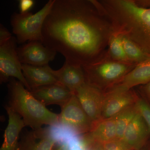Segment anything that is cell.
Returning a JSON list of instances; mask_svg holds the SVG:
<instances>
[{
  "instance_id": "6da1fadb",
  "label": "cell",
  "mask_w": 150,
  "mask_h": 150,
  "mask_svg": "<svg viewBox=\"0 0 150 150\" xmlns=\"http://www.w3.org/2000/svg\"><path fill=\"white\" fill-rule=\"evenodd\" d=\"M114 31L107 16L88 1L55 0L43 23L42 43L82 67L104 54Z\"/></svg>"
},
{
  "instance_id": "7a4b0ae2",
  "label": "cell",
  "mask_w": 150,
  "mask_h": 150,
  "mask_svg": "<svg viewBox=\"0 0 150 150\" xmlns=\"http://www.w3.org/2000/svg\"><path fill=\"white\" fill-rule=\"evenodd\" d=\"M114 30L150 54V8L132 0H99Z\"/></svg>"
},
{
  "instance_id": "3957f363",
  "label": "cell",
  "mask_w": 150,
  "mask_h": 150,
  "mask_svg": "<svg viewBox=\"0 0 150 150\" xmlns=\"http://www.w3.org/2000/svg\"><path fill=\"white\" fill-rule=\"evenodd\" d=\"M8 81V106L21 117L25 126L36 129L59 123V114L48 110L20 81L11 78Z\"/></svg>"
},
{
  "instance_id": "277c9868",
  "label": "cell",
  "mask_w": 150,
  "mask_h": 150,
  "mask_svg": "<svg viewBox=\"0 0 150 150\" xmlns=\"http://www.w3.org/2000/svg\"><path fill=\"white\" fill-rule=\"evenodd\" d=\"M136 65L114 60L110 57L106 50L93 63L82 67L86 82L99 88L102 87L110 88Z\"/></svg>"
},
{
  "instance_id": "5b68a950",
  "label": "cell",
  "mask_w": 150,
  "mask_h": 150,
  "mask_svg": "<svg viewBox=\"0 0 150 150\" xmlns=\"http://www.w3.org/2000/svg\"><path fill=\"white\" fill-rule=\"evenodd\" d=\"M55 1L48 0L45 5L35 14L30 12L13 13L11 17V25L18 43L34 40L42 42L43 23Z\"/></svg>"
},
{
  "instance_id": "8992f818",
  "label": "cell",
  "mask_w": 150,
  "mask_h": 150,
  "mask_svg": "<svg viewBox=\"0 0 150 150\" xmlns=\"http://www.w3.org/2000/svg\"><path fill=\"white\" fill-rule=\"evenodd\" d=\"M17 43L16 38L12 36L8 41L0 45V81L1 83L7 82L11 78H14L30 91L18 55Z\"/></svg>"
},
{
  "instance_id": "52a82bcc",
  "label": "cell",
  "mask_w": 150,
  "mask_h": 150,
  "mask_svg": "<svg viewBox=\"0 0 150 150\" xmlns=\"http://www.w3.org/2000/svg\"><path fill=\"white\" fill-rule=\"evenodd\" d=\"M59 122L74 130L79 134H87L91 130L93 123L82 107L74 93L61 108Z\"/></svg>"
},
{
  "instance_id": "ba28073f",
  "label": "cell",
  "mask_w": 150,
  "mask_h": 150,
  "mask_svg": "<svg viewBox=\"0 0 150 150\" xmlns=\"http://www.w3.org/2000/svg\"><path fill=\"white\" fill-rule=\"evenodd\" d=\"M74 93L93 124L100 120L105 94L100 88L86 82Z\"/></svg>"
},
{
  "instance_id": "9c48e42d",
  "label": "cell",
  "mask_w": 150,
  "mask_h": 150,
  "mask_svg": "<svg viewBox=\"0 0 150 150\" xmlns=\"http://www.w3.org/2000/svg\"><path fill=\"white\" fill-rule=\"evenodd\" d=\"M17 53L22 64L44 66L54 60L57 52L39 41H30L17 48Z\"/></svg>"
},
{
  "instance_id": "30bf717a",
  "label": "cell",
  "mask_w": 150,
  "mask_h": 150,
  "mask_svg": "<svg viewBox=\"0 0 150 150\" xmlns=\"http://www.w3.org/2000/svg\"><path fill=\"white\" fill-rule=\"evenodd\" d=\"M139 97L130 90L123 91L110 88L105 98L101 119L114 117L127 108L135 104Z\"/></svg>"
},
{
  "instance_id": "8fae6325",
  "label": "cell",
  "mask_w": 150,
  "mask_h": 150,
  "mask_svg": "<svg viewBox=\"0 0 150 150\" xmlns=\"http://www.w3.org/2000/svg\"><path fill=\"white\" fill-rule=\"evenodd\" d=\"M30 91L45 106L57 105L61 108L68 102L74 93L60 83L42 86L31 89Z\"/></svg>"
},
{
  "instance_id": "7c38bea8",
  "label": "cell",
  "mask_w": 150,
  "mask_h": 150,
  "mask_svg": "<svg viewBox=\"0 0 150 150\" xmlns=\"http://www.w3.org/2000/svg\"><path fill=\"white\" fill-rule=\"evenodd\" d=\"M56 144L48 128H41L25 134L17 150H53Z\"/></svg>"
},
{
  "instance_id": "4fadbf2b",
  "label": "cell",
  "mask_w": 150,
  "mask_h": 150,
  "mask_svg": "<svg viewBox=\"0 0 150 150\" xmlns=\"http://www.w3.org/2000/svg\"><path fill=\"white\" fill-rule=\"evenodd\" d=\"M51 71L59 83L73 93L86 82L82 67L79 65L65 61L61 69L57 70L51 69Z\"/></svg>"
},
{
  "instance_id": "5bb4252c",
  "label": "cell",
  "mask_w": 150,
  "mask_h": 150,
  "mask_svg": "<svg viewBox=\"0 0 150 150\" xmlns=\"http://www.w3.org/2000/svg\"><path fill=\"white\" fill-rule=\"evenodd\" d=\"M150 134V130L139 111L127 126L122 140L133 149H140Z\"/></svg>"
},
{
  "instance_id": "9a60e30c",
  "label": "cell",
  "mask_w": 150,
  "mask_h": 150,
  "mask_svg": "<svg viewBox=\"0 0 150 150\" xmlns=\"http://www.w3.org/2000/svg\"><path fill=\"white\" fill-rule=\"evenodd\" d=\"M116 121L115 116L100 119L93 124L88 133L82 137L83 144L101 143L116 139Z\"/></svg>"
},
{
  "instance_id": "2e32d148",
  "label": "cell",
  "mask_w": 150,
  "mask_h": 150,
  "mask_svg": "<svg viewBox=\"0 0 150 150\" xmlns=\"http://www.w3.org/2000/svg\"><path fill=\"white\" fill-rule=\"evenodd\" d=\"M150 82V59L137 64L120 80L109 88L131 90L134 87Z\"/></svg>"
},
{
  "instance_id": "e0dca14e",
  "label": "cell",
  "mask_w": 150,
  "mask_h": 150,
  "mask_svg": "<svg viewBox=\"0 0 150 150\" xmlns=\"http://www.w3.org/2000/svg\"><path fill=\"white\" fill-rule=\"evenodd\" d=\"M6 109L8 115V123L5 130L4 142L0 150H17L20 134L25 125L21 117L8 105L6 106Z\"/></svg>"
},
{
  "instance_id": "ac0fdd59",
  "label": "cell",
  "mask_w": 150,
  "mask_h": 150,
  "mask_svg": "<svg viewBox=\"0 0 150 150\" xmlns=\"http://www.w3.org/2000/svg\"><path fill=\"white\" fill-rule=\"evenodd\" d=\"M22 68L30 90L42 86L59 83L48 65L35 66L22 64Z\"/></svg>"
},
{
  "instance_id": "d6986e66",
  "label": "cell",
  "mask_w": 150,
  "mask_h": 150,
  "mask_svg": "<svg viewBox=\"0 0 150 150\" xmlns=\"http://www.w3.org/2000/svg\"><path fill=\"white\" fill-rule=\"evenodd\" d=\"M120 35L124 50L128 59L131 63L137 64L150 59V54L145 52L128 38L121 34Z\"/></svg>"
},
{
  "instance_id": "ffe728a7",
  "label": "cell",
  "mask_w": 150,
  "mask_h": 150,
  "mask_svg": "<svg viewBox=\"0 0 150 150\" xmlns=\"http://www.w3.org/2000/svg\"><path fill=\"white\" fill-rule=\"evenodd\" d=\"M139 112L136 103L127 108L115 116L116 121V139L122 140L127 126Z\"/></svg>"
},
{
  "instance_id": "44dd1931",
  "label": "cell",
  "mask_w": 150,
  "mask_h": 150,
  "mask_svg": "<svg viewBox=\"0 0 150 150\" xmlns=\"http://www.w3.org/2000/svg\"><path fill=\"white\" fill-rule=\"evenodd\" d=\"M107 50L110 57L114 60L133 64L129 61L126 55L121 41V35L116 31H114L110 38Z\"/></svg>"
},
{
  "instance_id": "7402d4cb",
  "label": "cell",
  "mask_w": 150,
  "mask_h": 150,
  "mask_svg": "<svg viewBox=\"0 0 150 150\" xmlns=\"http://www.w3.org/2000/svg\"><path fill=\"white\" fill-rule=\"evenodd\" d=\"M85 150H133L123 140L117 139L101 143L83 144Z\"/></svg>"
},
{
  "instance_id": "603a6c76",
  "label": "cell",
  "mask_w": 150,
  "mask_h": 150,
  "mask_svg": "<svg viewBox=\"0 0 150 150\" xmlns=\"http://www.w3.org/2000/svg\"><path fill=\"white\" fill-rule=\"evenodd\" d=\"M136 105L150 130V104L144 100L139 98Z\"/></svg>"
},
{
  "instance_id": "cb8c5ba5",
  "label": "cell",
  "mask_w": 150,
  "mask_h": 150,
  "mask_svg": "<svg viewBox=\"0 0 150 150\" xmlns=\"http://www.w3.org/2000/svg\"><path fill=\"white\" fill-rule=\"evenodd\" d=\"M12 37L11 33L3 25H0V45L8 41Z\"/></svg>"
},
{
  "instance_id": "d4e9b609",
  "label": "cell",
  "mask_w": 150,
  "mask_h": 150,
  "mask_svg": "<svg viewBox=\"0 0 150 150\" xmlns=\"http://www.w3.org/2000/svg\"><path fill=\"white\" fill-rule=\"evenodd\" d=\"M34 5L33 0H21L20 2L19 9L21 13L28 12Z\"/></svg>"
},
{
  "instance_id": "484cf974",
  "label": "cell",
  "mask_w": 150,
  "mask_h": 150,
  "mask_svg": "<svg viewBox=\"0 0 150 150\" xmlns=\"http://www.w3.org/2000/svg\"><path fill=\"white\" fill-rule=\"evenodd\" d=\"M135 4L140 7L150 8V0H132Z\"/></svg>"
},
{
  "instance_id": "4316f807",
  "label": "cell",
  "mask_w": 150,
  "mask_h": 150,
  "mask_svg": "<svg viewBox=\"0 0 150 150\" xmlns=\"http://www.w3.org/2000/svg\"><path fill=\"white\" fill-rule=\"evenodd\" d=\"M53 150H70L69 146L66 142L56 143Z\"/></svg>"
},
{
  "instance_id": "83f0119b",
  "label": "cell",
  "mask_w": 150,
  "mask_h": 150,
  "mask_svg": "<svg viewBox=\"0 0 150 150\" xmlns=\"http://www.w3.org/2000/svg\"><path fill=\"white\" fill-rule=\"evenodd\" d=\"M86 1H88L89 2L92 3L95 6L96 8L101 13L106 16V12L104 8H103L99 0H86Z\"/></svg>"
},
{
  "instance_id": "f1b7e54d",
  "label": "cell",
  "mask_w": 150,
  "mask_h": 150,
  "mask_svg": "<svg viewBox=\"0 0 150 150\" xmlns=\"http://www.w3.org/2000/svg\"><path fill=\"white\" fill-rule=\"evenodd\" d=\"M143 91L150 102V82L144 85L142 87Z\"/></svg>"
},
{
  "instance_id": "f546056e",
  "label": "cell",
  "mask_w": 150,
  "mask_h": 150,
  "mask_svg": "<svg viewBox=\"0 0 150 150\" xmlns=\"http://www.w3.org/2000/svg\"><path fill=\"white\" fill-rule=\"evenodd\" d=\"M142 150L140 149H135V150Z\"/></svg>"
},
{
  "instance_id": "4dcf8cb0",
  "label": "cell",
  "mask_w": 150,
  "mask_h": 150,
  "mask_svg": "<svg viewBox=\"0 0 150 150\" xmlns=\"http://www.w3.org/2000/svg\"><path fill=\"white\" fill-rule=\"evenodd\" d=\"M19 1H21V0H19Z\"/></svg>"
},
{
  "instance_id": "1f68e13d",
  "label": "cell",
  "mask_w": 150,
  "mask_h": 150,
  "mask_svg": "<svg viewBox=\"0 0 150 150\" xmlns=\"http://www.w3.org/2000/svg\"></svg>"
}]
</instances>
